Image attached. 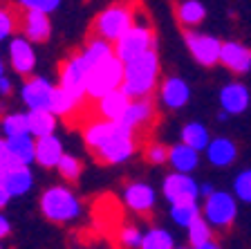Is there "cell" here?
Segmentation results:
<instances>
[{
    "instance_id": "cell-35",
    "label": "cell",
    "mask_w": 251,
    "mask_h": 249,
    "mask_svg": "<svg viewBox=\"0 0 251 249\" xmlns=\"http://www.w3.org/2000/svg\"><path fill=\"white\" fill-rule=\"evenodd\" d=\"M233 195L235 200L251 204V168H245V171L238 173V177L233 182Z\"/></svg>"
},
{
    "instance_id": "cell-47",
    "label": "cell",
    "mask_w": 251,
    "mask_h": 249,
    "mask_svg": "<svg viewBox=\"0 0 251 249\" xmlns=\"http://www.w3.org/2000/svg\"><path fill=\"white\" fill-rule=\"evenodd\" d=\"M175 249H186V247H175Z\"/></svg>"
},
{
    "instance_id": "cell-45",
    "label": "cell",
    "mask_w": 251,
    "mask_h": 249,
    "mask_svg": "<svg viewBox=\"0 0 251 249\" xmlns=\"http://www.w3.org/2000/svg\"><path fill=\"white\" fill-rule=\"evenodd\" d=\"M198 249H220V245H218V243H213V240H211V243L202 245V247H198Z\"/></svg>"
},
{
    "instance_id": "cell-26",
    "label": "cell",
    "mask_w": 251,
    "mask_h": 249,
    "mask_svg": "<svg viewBox=\"0 0 251 249\" xmlns=\"http://www.w3.org/2000/svg\"><path fill=\"white\" fill-rule=\"evenodd\" d=\"M7 148H9L11 157L21 166H29L36 162V139L31 135L7 139Z\"/></svg>"
},
{
    "instance_id": "cell-16",
    "label": "cell",
    "mask_w": 251,
    "mask_h": 249,
    "mask_svg": "<svg viewBox=\"0 0 251 249\" xmlns=\"http://www.w3.org/2000/svg\"><path fill=\"white\" fill-rule=\"evenodd\" d=\"M132 104V99L124 92V90H115V92L105 94L97 101V112H99L101 119H108V121H121V117L126 114L128 106Z\"/></svg>"
},
{
    "instance_id": "cell-34",
    "label": "cell",
    "mask_w": 251,
    "mask_h": 249,
    "mask_svg": "<svg viewBox=\"0 0 251 249\" xmlns=\"http://www.w3.org/2000/svg\"><path fill=\"white\" fill-rule=\"evenodd\" d=\"M56 171H58V175H61L65 182H76L78 177H81L83 164H81V160H78V157L68 155V153H65V155L61 157V162H58Z\"/></svg>"
},
{
    "instance_id": "cell-2",
    "label": "cell",
    "mask_w": 251,
    "mask_h": 249,
    "mask_svg": "<svg viewBox=\"0 0 251 249\" xmlns=\"http://www.w3.org/2000/svg\"><path fill=\"white\" fill-rule=\"evenodd\" d=\"M157 74H159V58L152 50L141 58L126 63L121 90L130 99H148L157 85Z\"/></svg>"
},
{
    "instance_id": "cell-23",
    "label": "cell",
    "mask_w": 251,
    "mask_h": 249,
    "mask_svg": "<svg viewBox=\"0 0 251 249\" xmlns=\"http://www.w3.org/2000/svg\"><path fill=\"white\" fill-rule=\"evenodd\" d=\"M235 155H238V148L229 137H215L209 141L206 146V160L213 166H229L233 164Z\"/></svg>"
},
{
    "instance_id": "cell-48",
    "label": "cell",
    "mask_w": 251,
    "mask_h": 249,
    "mask_svg": "<svg viewBox=\"0 0 251 249\" xmlns=\"http://www.w3.org/2000/svg\"><path fill=\"white\" fill-rule=\"evenodd\" d=\"M0 249H2V247H0Z\"/></svg>"
},
{
    "instance_id": "cell-28",
    "label": "cell",
    "mask_w": 251,
    "mask_h": 249,
    "mask_svg": "<svg viewBox=\"0 0 251 249\" xmlns=\"http://www.w3.org/2000/svg\"><path fill=\"white\" fill-rule=\"evenodd\" d=\"M211 141V135L206 126L200 124V121H188L186 126L182 128V144L191 146L193 151H206V146Z\"/></svg>"
},
{
    "instance_id": "cell-24",
    "label": "cell",
    "mask_w": 251,
    "mask_h": 249,
    "mask_svg": "<svg viewBox=\"0 0 251 249\" xmlns=\"http://www.w3.org/2000/svg\"><path fill=\"white\" fill-rule=\"evenodd\" d=\"M29 135L34 139H43V137L54 135L56 130V114L50 110H29Z\"/></svg>"
},
{
    "instance_id": "cell-5",
    "label": "cell",
    "mask_w": 251,
    "mask_h": 249,
    "mask_svg": "<svg viewBox=\"0 0 251 249\" xmlns=\"http://www.w3.org/2000/svg\"><path fill=\"white\" fill-rule=\"evenodd\" d=\"M155 50V31L146 23H137L130 29L126 31L124 36L115 43V56L121 63H130L135 58H141L144 54Z\"/></svg>"
},
{
    "instance_id": "cell-27",
    "label": "cell",
    "mask_w": 251,
    "mask_h": 249,
    "mask_svg": "<svg viewBox=\"0 0 251 249\" xmlns=\"http://www.w3.org/2000/svg\"><path fill=\"white\" fill-rule=\"evenodd\" d=\"M175 14H177V21L191 29V27H198L206 18V7L200 0H184L175 7Z\"/></svg>"
},
{
    "instance_id": "cell-9",
    "label": "cell",
    "mask_w": 251,
    "mask_h": 249,
    "mask_svg": "<svg viewBox=\"0 0 251 249\" xmlns=\"http://www.w3.org/2000/svg\"><path fill=\"white\" fill-rule=\"evenodd\" d=\"M184 43H186L188 52L193 54V58L204 65L211 68L215 63H220V52H222V41H218L211 34H202L195 29H186L184 31Z\"/></svg>"
},
{
    "instance_id": "cell-10",
    "label": "cell",
    "mask_w": 251,
    "mask_h": 249,
    "mask_svg": "<svg viewBox=\"0 0 251 249\" xmlns=\"http://www.w3.org/2000/svg\"><path fill=\"white\" fill-rule=\"evenodd\" d=\"M162 195L166 197L171 204L198 202L200 184L191 175H184V173H175V171H173L171 175L164 180V184H162Z\"/></svg>"
},
{
    "instance_id": "cell-44",
    "label": "cell",
    "mask_w": 251,
    "mask_h": 249,
    "mask_svg": "<svg viewBox=\"0 0 251 249\" xmlns=\"http://www.w3.org/2000/svg\"><path fill=\"white\" fill-rule=\"evenodd\" d=\"M213 193H215L213 184H200V195L202 197H209V195H213Z\"/></svg>"
},
{
    "instance_id": "cell-38",
    "label": "cell",
    "mask_w": 251,
    "mask_h": 249,
    "mask_svg": "<svg viewBox=\"0 0 251 249\" xmlns=\"http://www.w3.org/2000/svg\"><path fill=\"white\" fill-rule=\"evenodd\" d=\"M141 238H144V234H141L137 227H124L119 234V240L124 247L128 249H139L141 247Z\"/></svg>"
},
{
    "instance_id": "cell-43",
    "label": "cell",
    "mask_w": 251,
    "mask_h": 249,
    "mask_svg": "<svg viewBox=\"0 0 251 249\" xmlns=\"http://www.w3.org/2000/svg\"><path fill=\"white\" fill-rule=\"evenodd\" d=\"M9 92H11V81L7 77H0V94H2V97H7Z\"/></svg>"
},
{
    "instance_id": "cell-4",
    "label": "cell",
    "mask_w": 251,
    "mask_h": 249,
    "mask_svg": "<svg viewBox=\"0 0 251 249\" xmlns=\"http://www.w3.org/2000/svg\"><path fill=\"white\" fill-rule=\"evenodd\" d=\"M124 70L126 65L117 56H110L103 63L94 65L88 77V97L99 101L101 97L119 90L124 83Z\"/></svg>"
},
{
    "instance_id": "cell-7",
    "label": "cell",
    "mask_w": 251,
    "mask_h": 249,
    "mask_svg": "<svg viewBox=\"0 0 251 249\" xmlns=\"http://www.w3.org/2000/svg\"><path fill=\"white\" fill-rule=\"evenodd\" d=\"M88 77H90V65L83 61L81 54H74L61 65V74H58V88L70 92L76 101L88 97Z\"/></svg>"
},
{
    "instance_id": "cell-25",
    "label": "cell",
    "mask_w": 251,
    "mask_h": 249,
    "mask_svg": "<svg viewBox=\"0 0 251 249\" xmlns=\"http://www.w3.org/2000/svg\"><path fill=\"white\" fill-rule=\"evenodd\" d=\"M81 56H83V61L90 65V70L94 68V65H99V63H103L105 58L115 56V43H108L103 41V38H97L92 36L88 41V45L81 50Z\"/></svg>"
},
{
    "instance_id": "cell-22",
    "label": "cell",
    "mask_w": 251,
    "mask_h": 249,
    "mask_svg": "<svg viewBox=\"0 0 251 249\" xmlns=\"http://www.w3.org/2000/svg\"><path fill=\"white\" fill-rule=\"evenodd\" d=\"M0 180L5 184L9 197H21L25 193H29V189L34 187V175H31L29 166H16L9 173H5Z\"/></svg>"
},
{
    "instance_id": "cell-13",
    "label": "cell",
    "mask_w": 251,
    "mask_h": 249,
    "mask_svg": "<svg viewBox=\"0 0 251 249\" xmlns=\"http://www.w3.org/2000/svg\"><path fill=\"white\" fill-rule=\"evenodd\" d=\"M18 29L23 31V36L29 43H45L52 34V23H50L47 14L25 9V14L18 18Z\"/></svg>"
},
{
    "instance_id": "cell-21",
    "label": "cell",
    "mask_w": 251,
    "mask_h": 249,
    "mask_svg": "<svg viewBox=\"0 0 251 249\" xmlns=\"http://www.w3.org/2000/svg\"><path fill=\"white\" fill-rule=\"evenodd\" d=\"M63 155V141L56 135L36 139V164H41L43 168H56Z\"/></svg>"
},
{
    "instance_id": "cell-37",
    "label": "cell",
    "mask_w": 251,
    "mask_h": 249,
    "mask_svg": "<svg viewBox=\"0 0 251 249\" xmlns=\"http://www.w3.org/2000/svg\"><path fill=\"white\" fill-rule=\"evenodd\" d=\"M18 5L27 11H41V14H52L58 9L61 0H18Z\"/></svg>"
},
{
    "instance_id": "cell-14",
    "label": "cell",
    "mask_w": 251,
    "mask_h": 249,
    "mask_svg": "<svg viewBox=\"0 0 251 249\" xmlns=\"http://www.w3.org/2000/svg\"><path fill=\"white\" fill-rule=\"evenodd\" d=\"M188 99H191V88H188V83L184 79L166 77L162 81V85H159V101L166 108L177 110L188 104Z\"/></svg>"
},
{
    "instance_id": "cell-42",
    "label": "cell",
    "mask_w": 251,
    "mask_h": 249,
    "mask_svg": "<svg viewBox=\"0 0 251 249\" xmlns=\"http://www.w3.org/2000/svg\"><path fill=\"white\" fill-rule=\"evenodd\" d=\"M11 197H9V193H7V189H5V184H2V180H0V211L7 207V202H9Z\"/></svg>"
},
{
    "instance_id": "cell-20",
    "label": "cell",
    "mask_w": 251,
    "mask_h": 249,
    "mask_svg": "<svg viewBox=\"0 0 251 249\" xmlns=\"http://www.w3.org/2000/svg\"><path fill=\"white\" fill-rule=\"evenodd\" d=\"M152 114H155V108H152V101L151 99H132V104L128 106L126 114L121 117L119 124H124L126 128L130 130H139L152 119Z\"/></svg>"
},
{
    "instance_id": "cell-15",
    "label": "cell",
    "mask_w": 251,
    "mask_h": 249,
    "mask_svg": "<svg viewBox=\"0 0 251 249\" xmlns=\"http://www.w3.org/2000/svg\"><path fill=\"white\" fill-rule=\"evenodd\" d=\"M220 63L226 65L231 72L245 74L251 70V50L245 47L242 43L226 41L222 43V52H220Z\"/></svg>"
},
{
    "instance_id": "cell-40",
    "label": "cell",
    "mask_w": 251,
    "mask_h": 249,
    "mask_svg": "<svg viewBox=\"0 0 251 249\" xmlns=\"http://www.w3.org/2000/svg\"><path fill=\"white\" fill-rule=\"evenodd\" d=\"M146 160L151 162V164H164V162H168V148L162 144H148Z\"/></svg>"
},
{
    "instance_id": "cell-18",
    "label": "cell",
    "mask_w": 251,
    "mask_h": 249,
    "mask_svg": "<svg viewBox=\"0 0 251 249\" xmlns=\"http://www.w3.org/2000/svg\"><path fill=\"white\" fill-rule=\"evenodd\" d=\"M220 106L226 114H240L249 106V90L240 81H231L220 90Z\"/></svg>"
},
{
    "instance_id": "cell-30",
    "label": "cell",
    "mask_w": 251,
    "mask_h": 249,
    "mask_svg": "<svg viewBox=\"0 0 251 249\" xmlns=\"http://www.w3.org/2000/svg\"><path fill=\"white\" fill-rule=\"evenodd\" d=\"M78 106H81V101H76L70 92H65V90L58 88V85L54 88L52 101H50V112H54L56 117H70Z\"/></svg>"
},
{
    "instance_id": "cell-8",
    "label": "cell",
    "mask_w": 251,
    "mask_h": 249,
    "mask_svg": "<svg viewBox=\"0 0 251 249\" xmlns=\"http://www.w3.org/2000/svg\"><path fill=\"white\" fill-rule=\"evenodd\" d=\"M235 213H238V200L233 193L226 191H215L213 195H209L202 209L204 220L215 229L231 227L235 220Z\"/></svg>"
},
{
    "instance_id": "cell-3",
    "label": "cell",
    "mask_w": 251,
    "mask_h": 249,
    "mask_svg": "<svg viewBox=\"0 0 251 249\" xmlns=\"http://www.w3.org/2000/svg\"><path fill=\"white\" fill-rule=\"evenodd\" d=\"M41 211L52 222H72L81 216V202L68 187H50L41 195Z\"/></svg>"
},
{
    "instance_id": "cell-11",
    "label": "cell",
    "mask_w": 251,
    "mask_h": 249,
    "mask_svg": "<svg viewBox=\"0 0 251 249\" xmlns=\"http://www.w3.org/2000/svg\"><path fill=\"white\" fill-rule=\"evenodd\" d=\"M56 85L47 81L43 77H29L23 83L21 97L23 104L29 110H50V101H52V92Z\"/></svg>"
},
{
    "instance_id": "cell-32",
    "label": "cell",
    "mask_w": 251,
    "mask_h": 249,
    "mask_svg": "<svg viewBox=\"0 0 251 249\" xmlns=\"http://www.w3.org/2000/svg\"><path fill=\"white\" fill-rule=\"evenodd\" d=\"M139 249H175V240H173L171 231L155 227V229H148L144 234Z\"/></svg>"
},
{
    "instance_id": "cell-17",
    "label": "cell",
    "mask_w": 251,
    "mask_h": 249,
    "mask_svg": "<svg viewBox=\"0 0 251 249\" xmlns=\"http://www.w3.org/2000/svg\"><path fill=\"white\" fill-rule=\"evenodd\" d=\"M124 200L128 204V209L132 211H139V213H146L155 207V200H157V193L151 184H144V182H132L128 184L124 191Z\"/></svg>"
},
{
    "instance_id": "cell-39",
    "label": "cell",
    "mask_w": 251,
    "mask_h": 249,
    "mask_svg": "<svg viewBox=\"0 0 251 249\" xmlns=\"http://www.w3.org/2000/svg\"><path fill=\"white\" fill-rule=\"evenodd\" d=\"M16 166H21V164L11 157L9 148H7V139H0V177L5 175V173H9L11 168H16Z\"/></svg>"
},
{
    "instance_id": "cell-36",
    "label": "cell",
    "mask_w": 251,
    "mask_h": 249,
    "mask_svg": "<svg viewBox=\"0 0 251 249\" xmlns=\"http://www.w3.org/2000/svg\"><path fill=\"white\" fill-rule=\"evenodd\" d=\"M16 29H18V18L7 7H0V43L7 41Z\"/></svg>"
},
{
    "instance_id": "cell-33",
    "label": "cell",
    "mask_w": 251,
    "mask_h": 249,
    "mask_svg": "<svg viewBox=\"0 0 251 249\" xmlns=\"http://www.w3.org/2000/svg\"><path fill=\"white\" fill-rule=\"evenodd\" d=\"M211 224L204 220V216H200L198 220H193L191 222V227H188V243H191V247L198 249L202 247V245L211 243Z\"/></svg>"
},
{
    "instance_id": "cell-12",
    "label": "cell",
    "mask_w": 251,
    "mask_h": 249,
    "mask_svg": "<svg viewBox=\"0 0 251 249\" xmlns=\"http://www.w3.org/2000/svg\"><path fill=\"white\" fill-rule=\"evenodd\" d=\"M9 63L16 74L29 77L36 65V52L25 36H14L9 41Z\"/></svg>"
},
{
    "instance_id": "cell-29",
    "label": "cell",
    "mask_w": 251,
    "mask_h": 249,
    "mask_svg": "<svg viewBox=\"0 0 251 249\" xmlns=\"http://www.w3.org/2000/svg\"><path fill=\"white\" fill-rule=\"evenodd\" d=\"M0 128H2L5 139L25 137L29 135V117H27V112H9L0 119Z\"/></svg>"
},
{
    "instance_id": "cell-1",
    "label": "cell",
    "mask_w": 251,
    "mask_h": 249,
    "mask_svg": "<svg viewBox=\"0 0 251 249\" xmlns=\"http://www.w3.org/2000/svg\"><path fill=\"white\" fill-rule=\"evenodd\" d=\"M141 7L137 2H115L105 7L92 25V34L108 43H117L132 25H137Z\"/></svg>"
},
{
    "instance_id": "cell-31",
    "label": "cell",
    "mask_w": 251,
    "mask_h": 249,
    "mask_svg": "<svg viewBox=\"0 0 251 249\" xmlns=\"http://www.w3.org/2000/svg\"><path fill=\"white\" fill-rule=\"evenodd\" d=\"M202 216L198 202H179V204H171V220L177 227L188 229L193 220H198Z\"/></svg>"
},
{
    "instance_id": "cell-41",
    "label": "cell",
    "mask_w": 251,
    "mask_h": 249,
    "mask_svg": "<svg viewBox=\"0 0 251 249\" xmlns=\"http://www.w3.org/2000/svg\"><path fill=\"white\" fill-rule=\"evenodd\" d=\"M9 234H11L9 220H7V216H2V213H0V240H5Z\"/></svg>"
},
{
    "instance_id": "cell-19",
    "label": "cell",
    "mask_w": 251,
    "mask_h": 249,
    "mask_svg": "<svg viewBox=\"0 0 251 249\" xmlns=\"http://www.w3.org/2000/svg\"><path fill=\"white\" fill-rule=\"evenodd\" d=\"M168 164L173 166L175 173H184V175H191V173L198 168L200 164V153L193 151L191 146L186 144H175L168 148Z\"/></svg>"
},
{
    "instance_id": "cell-46",
    "label": "cell",
    "mask_w": 251,
    "mask_h": 249,
    "mask_svg": "<svg viewBox=\"0 0 251 249\" xmlns=\"http://www.w3.org/2000/svg\"><path fill=\"white\" fill-rule=\"evenodd\" d=\"M0 77H5V65H2V58H0Z\"/></svg>"
},
{
    "instance_id": "cell-6",
    "label": "cell",
    "mask_w": 251,
    "mask_h": 249,
    "mask_svg": "<svg viewBox=\"0 0 251 249\" xmlns=\"http://www.w3.org/2000/svg\"><path fill=\"white\" fill-rule=\"evenodd\" d=\"M137 148V141H135V130L126 128L124 124L117 121L115 130H112V135L110 139L101 146L99 151L94 153L97 160L103 162V164H121V162L130 160L132 153Z\"/></svg>"
}]
</instances>
